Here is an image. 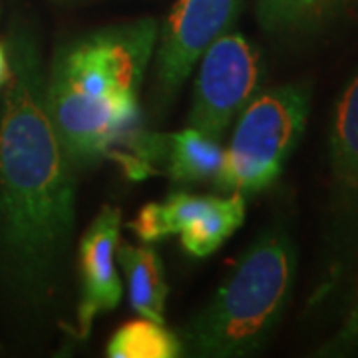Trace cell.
Returning <instances> with one entry per match:
<instances>
[{
  "label": "cell",
  "instance_id": "13",
  "mask_svg": "<svg viewBox=\"0 0 358 358\" xmlns=\"http://www.w3.org/2000/svg\"><path fill=\"white\" fill-rule=\"evenodd\" d=\"M211 195H193L187 192H176L162 203L145 205L138 217L129 223V229L141 241H157L169 235H179L193 219H197L207 205L211 203Z\"/></svg>",
  "mask_w": 358,
  "mask_h": 358
},
{
  "label": "cell",
  "instance_id": "6",
  "mask_svg": "<svg viewBox=\"0 0 358 358\" xmlns=\"http://www.w3.org/2000/svg\"><path fill=\"white\" fill-rule=\"evenodd\" d=\"M243 0H178L157 48V98L167 102L205 50L237 20Z\"/></svg>",
  "mask_w": 358,
  "mask_h": 358
},
{
  "label": "cell",
  "instance_id": "1",
  "mask_svg": "<svg viewBox=\"0 0 358 358\" xmlns=\"http://www.w3.org/2000/svg\"><path fill=\"white\" fill-rule=\"evenodd\" d=\"M8 58L0 120V225L16 263L36 279L72 235L74 176L48 115L36 46L14 40Z\"/></svg>",
  "mask_w": 358,
  "mask_h": 358
},
{
  "label": "cell",
  "instance_id": "14",
  "mask_svg": "<svg viewBox=\"0 0 358 358\" xmlns=\"http://www.w3.org/2000/svg\"><path fill=\"white\" fill-rule=\"evenodd\" d=\"M181 352L178 336L164 329V322L143 317L117 329L108 343V357L112 358H176Z\"/></svg>",
  "mask_w": 358,
  "mask_h": 358
},
{
  "label": "cell",
  "instance_id": "15",
  "mask_svg": "<svg viewBox=\"0 0 358 358\" xmlns=\"http://www.w3.org/2000/svg\"><path fill=\"white\" fill-rule=\"evenodd\" d=\"M358 348V303L350 310V315L346 317L345 324L338 333L334 334L333 341H329L324 348L320 350V355L327 357H341L350 350Z\"/></svg>",
  "mask_w": 358,
  "mask_h": 358
},
{
  "label": "cell",
  "instance_id": "16",
  "mask_svg": "<svg viewBox=\"0 0 358 358\" xmlns=\"http://www.w3.org/2000/svg\"><path fill=\"white\" fill-rule=\"evenodd\" d=\"M10 78V58H8V48L0 44V88L6 86Z\"/></svg>",
  "mask_w": 358,
  "mask_h": 358
},
{
  "label": "cell",
  "instance_id": "8",
  "mask_svg": "<svg viewBox=\"0 0 358 358\" xmlns=\"http://www.w3.org/2000/svg\"><path fill=\"white\" fill-rule=\"evenodd\" d=\"M129 173H150L154 162H162L167 176L178 183H195L217 178L225 150L221 140L195 128L178 134H141L134 138Z\"/></svg>",
  "mask_w": 358,
  "mask_h": 358
},
{
  "label": "cell",
  "instance_id": "9",
  "mask_svg": "<svg viewBox=\"0 0 358 358\" xmlns=\"http://www.w3.org/2000/svg\"><path fill=\"white\" fill-rule=\"evenodd\" d=\"M331 176L334 227L343 243L358 231V72L334 108Z\"/></svg>",
  "mask_w": 358,
  "mask_h": 358
},
{
  "label": "cell",
  "instance_id": "5",
  "mask_svg": "<svg viewBox=\"0 0 358 358\" xmlns=\"http://www.w3.org/2000/svg\"><path fill=\"white\" fill-rule=\"evenodd\" d=\"M261 84V56L239 34L219 36L201 56L189 128L221 140Z\"/></svg>",
  "mask_w": 358,
  "mask_h": 358
},
{
  "label": "cell",
  "instance_id": "3",
  "mask_svg": "<svg viewBox=\"0 0 358 358\" xmlns=\"http://www.w3.org/2000/svg\"><path fill=\"white\" fill-rule=\"evenodd\" d=\"M293 243L282 229L261 235L213 301L185 329L197 357H245L275 333L294 285Z\"/></svg>",
  "mask_w": 358,
  "mask_h": 358
},
{
  "label": "cell",
  "instance_id": "2",
  "mask_svg": "<svg viewBox=\"0 0 358 358\" xmlns=\"http://www.w3.org/2000/svg\"><path fill=\"white\" fill-rule=\"evenodd\" d=\"M157 40L141 18L60 48L46 80L48 115L72 164L108 154L138 114V96Z\"/></svg>",
  "mask_w": 358,
  "mask_h": 358
},
{
  "label": "cell",
  "instance_id": "7",
  "mask_svg": "<svg viewBox=\"0 0 358 358\" xmlns=\"http://www.w3.org/2000/svg\"><path fill=\"white\" fill-rule=\"evenodd\" d=\"M122 211L103 207L80 243L82 296L78 305V333L88 336L94 319L120 305L122 281L115 268Z\"/></svg>",
  "mask_w": 358,
  "mask_h": 358
},
{
  "label": "cell",
  "instance_id": "11",
  "mask_svg": "<svg viewBox=\"0 0 358 358\" xmlns=\"http://www.w3.org/2000/svg\"><path fill=\"white\" fill-rule=\"evenodd\" d=\"M357 0H257L259 24L268 34L305 36L338 20Z\"/></svg>",
  "mask_w": 358,
  "mask_h": 358
},
{
  "label": "cell",
  "instance_id": "4",
  "mask_svg": "<svg viewBox=\"0 0 358 358\" xmlns=\"http://www.w3.org/2000/svg\"><path fill=\"white\" fill-rule=\"evenodd\" d=\"M308 100L305 86L287 84L245 106L215 178L219 192L247 197L267 189L281 176L307 126Z\"/></svg>",
  "mask_w": 358,
  "mask_h": 358
},
{
  "label": "cell",
  "instance_id": "12",
  "mask_svg": "<svg viewBox=\"0 0 358 358\" xmlns=\"http://www.w3.org/2000/svg\"><path fill=\"white\" fill-rule=\"evenodd\" d=\"M245 219V195L229 193L213 197L203 213L179 231L181 245L192 257L211 255L219 245L241 227Z\"/></svg>",
  "mask_w": 358,
  "mask_h": 358
},
{
  "label": "cell",
  "instance_id": "10",
  "mask_svg": "<svg viewBox=\"0 0 358 358\" xmlns=\"http://www.w3.org/2000/svg\"><path fill=\"white\" fill-rule=\"evenodd\" d=\"M115 261L126 275L131 308L143 319L164 322L167 282L157 251L150 247L122 245Z\"/></svg>",
  "mask_w": 358,
  "mask_h": 358
}]
</instances>
